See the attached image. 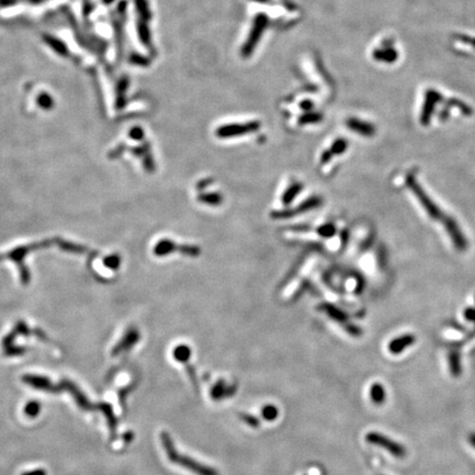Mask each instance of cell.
Instances as JSON below:
<instances>
[{
    "instance_id": "30bf717a",
    "label": "cell",
    "mask_w": 475,
    "mask_h": 475,
    "mask_svg": "<svg viewBox=\"0 0 475 475\" xmlns=\"http://www.w3.org/2000/svg\"><path fill=\"white\" fill-rule=\"evenodd\" d=\"M320 309H322L330 319L334 320V322L346 325L344 327H347L349 325L348 324V320H349L348 313L344 310L340 309L339 307H337L335 305H331V304H326V302H325V304H323L322 306H320Z\"/></svg>"
},
{
    "instance_id": "ba28073f",
    "label": "cell",
    "mask_w": 475,
    "mask_h": 475,
    "mask_svg": "<svg viewBox=\"0 0 475 475\" xmlns=\"http://www.w3.org/2000/svg\"><path fill=\"white\" fill-rule=\"evenodd\" d=\"M443 224L445 231H447L448 234L450 235V239L452 241L456 250L459 251H464L467 248V241L465 239L464 234L461 231L458 222L455 221V219L452 217H444L443 219Z\"/></svg>"
},
{
    "instance_id": "7c38bea8",
    "label": "cell",
    "mask_w": 475,
    "mask_h": 475,
    "mask_svg": "<svg viewBox=\"0 0 475 475\" xmlns=\"http://www.w3.org/2000/svg\"><path fill=\"white\" fill-rule=\"evenodd\" d=\"M370 396H371V400L374 404H376V405H382V404L385 402V399H386V393H385L384 386L381 383H374L371 386Z\"/></svg>"
},
{
    "instance_id": "9a60e30c",
    "label": "cell",
    "mask_w": 475,
    "mask_h": 475,
    "mask_svg": "<svg viewBox=\"0 0 475 475\" xmlns=\"http://www.w3.org/2000/svg\"><path fill=\"white\" fill-rule=\"evenodd\" d=\"M38 409H39L38 404H37V403H31V404H30V405L27 407L26 412H27V414L30 415V416H35V415L38 414Z\"/></svg>"
},
{
    "instance_id": "5b68a950",
    "label": "cell",
    "mask_w": 475,
    "mask_h": 475,
    "mask_svg": "<svg viewBox=\"0 0 475 475\" xmlns=\"http://www.w3.org/2000/svg\"><path fill=\"white\" fill-rule=\"evenodd\" d=\"M406 185L409 188V191L415 195V197L417 198L419 204L424 207V209L428 213L430 218L435 219V220H439V219L443 218V213L440 208L436 205L435 201L432 200V198H430V196L420 186V184L413 175L407 176Z\"/></svg>"
},
{
    "instance_id": "4fadbf2b",
    "label": "cell",
    "mask_w": 475,
    "mask_h": 475,
    "mask_svg": "<svg viewBox=\"0 0 475 475\" xmlns=\"http://www.w3.org/2000/svg\"><path fill=\"white\" fill-rule=\"evenodd\" d=\"M449 366H450V372L453 376H460L462 373V366H461V359H460V354L456 351L450 352L449 354Z\"/></svg>"
},
{
    "instance_id": "52a82bcc",
    "label": "cell",
    "mask_w": 475,
    "mask_h": 475,
    "mask_svg": "<svg viewBox=\"0 0 475 475\" xmlns=\"http://www.w3.org/2000/svg\"><path fill=\"white\" fill-rule=\"evenodd\" d=\"M365 440L366 442H369L371 444L377 445V447H381L384 450L388 451V452L396 456V458H404L406 455V448L403 447V445L399 442L393 441L390 438L386 437L382 433L378 432H369L365 436Z\"/></svg>"
},
{
    "instance_id": "277c9868",
    "label": "cell",
    "mask_w": 475,
    "mask_h": 475,
    "mask_svg": "<svg viewBox=\"0 0 475 475\" xmlns=\"http://www.w3.org/2000/svg\"><path fill=\"white\" fill-rule=\"evenodd\" d=\"M324 204L323 198L319 195H309L306 197H302L298 203H296L287 210L280 211V212H270V216L272 219L275 220H286V219H293L300 216H304L306 213L310 212L312 210L318 209Z\"/></svg>"
},
{
    "instance_id": "5bb4252c",
    "label": "cell",
    "mask_w": 475,
    "mask_h": 475,
    "mask_svg": "<svg viewBox=\"0 0 475 475\" xmlns=\"http://www.w3.org/2000/svg\"><path fill=\"white\" fill-rule=\"evenodd\" d=\"M328 148L334 154V156L341 155V154H344L347 151L348 142L346 139H337L335 142H332V144Z\"/></svg>"
},
{
    "instance_id": "8992f818",
    "label": "cell",
    "mask_w": 475,
    "mask_h": 475,
    "mask_svg": "<svg viewBox=\"0 0 475 475\" xmlns=\"http://www.w3.org/2000/svg\"><path fill=\"white\" fill-rule=\"evenodd\" d=\"M260 127L261 126L258 121L229 123V124H223V126L221 127H218L216 129L215 134L218 139H221V140L242 138V136H246V135L257 132L260 129Z\"/></svg>"
},
{
    "instance_id": "6da1fadb",
    "label": "cell",
    "mask_w": 475,
    "mask_h": 475,
    "mask_svg": "<svg viewBox=\"0 0 475 475\" xmlns=\"http://www.w3.org/2000/svg\"><path fill=\"white\" fill-rule=\"evenodd\" d=\"M152 252L160 259L172 257L197 259L200 257L201 249L195 243L178 241L171 236H163L154 243Z\"/></svg>"
},
{
    "instance_id": "2e32d148",
    "label": "cell",
    "mask_w": 475,
    "mask_h": 475,
    "mask_svg": "<svg viewBox=\"0 0 475 475\" xmlns=\"http://www.w3.org/2000/svg\"><path fill=\"white\" fill-rule=\"evenodd\" d=\"M464 316L470 322H475V308H467L464 311Z\"/></svg>"
},
{
    "instance_id": "9c48e42d",
    "label": "cell",
    "mask_w": 475,
    "mask_h": 475,
    "mask_svg": "<svg viewBox=\"0 0 475 475\" xmlns=\"http://www.w3.org/2000/svg\"><path fill=\"white\" fill-rule=\"evenodd\" d=\"M416 341V337L412 334L402 335L395 338L388 344V350L391 354H401L404 350L412 347Z\"/></svg>"
},
{
    "instance_id": "8fae6325",
    "label": "cell",
    "mask_w": 475,
    "mask_h": 475,
    "mask_svg": "<svg viewBox=\"0 0 475 475\" xmlns=\"http://www.w3.org/2000/svg\"><path fill=\"white\" fill-rule=\"evenodd\" d=\"M347 126L350 130H351V131H354L355 133L363 135V136H372L374 133H375V129H374L372 124L361 121L359 120V119H354V118L349 119V120L347 121Z\"/></svg>"
},
{
    "instance_id": "3957f363",
    "label": "cell",
    "mask_w": 475,
    "mask_h": 475,
    "mask_svg": "<svg viewBox=\"0 0 475 475\" xmlns=\"http://www.w3.org/2000/svg\"><path fill=\"white\" fill-rule=\"evenodd\" d=\"M215 180L212 177H203L195 185V200L199 205L208 208H219L222 206L224 196L219 189L213 188Z\"/></svg>"
},
{
    "instance_id": "e0dca14e",
    "label": "cell",
    "mask_w": 475,
    "mask_h": 475,
    "mask_svg": "<svg viewBox=\"0 0 475 475\" xmlns=\"http://www.w3.org/2000/svg\"><path fill=\"white\" fill-rule=\"evenodd\" d=\"M468 441H470V443L472 444V447L475 448V432L471 433L470 437H468Z\"/></svg>"
},
{
    "instance_id": "7a4b0ae2",
    "label": "cell",
    "mask_w": 475,
    "mask_h": 475,
    "mask_svg": "<svg viewBox=\"0 0 475 475\" xmlns=\"http://www.w3.org/2000/svg\"><path fill=\"white\" fill-rule=\"evenodd\" d=\"M306 186L304 182H301L297 177H289L287 182L284 184L277 196V205L270 212H280L287 210L288 208L295 205L302 198Z\"/></svg>"
}]
</instances>
